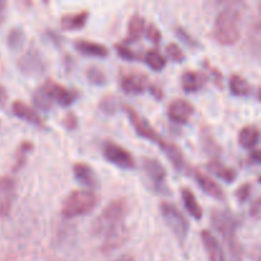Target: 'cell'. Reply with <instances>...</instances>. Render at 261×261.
<instances>
[{"label": "cell", "mask_w": 261, "mask_h": 261, "mask_svg": "<svg viewBox=\"0 0 261 261\" xmlns=\"http://www.w3.org/2000/svg\"><path fill=\"white\" fill-rule=\"evenodd\" d=\"M17 195V182L12 176L0 177V217H8L12 212Z\"/></svg>", "instance_id": "cell-8"}, {"label": "cell", "mask_w": 261, "mask_h": 261, "mask_svg": "<svg viewBox=\"0 0 261 261\" xmlns=\"http://www.w3.org/2000/svg\"><path fill=\"white\" fill-rule=\"evenodd\" d=\"M213 37L223 46L236 43L241 37V10L233 5L222 9L214 20Z\"/></svg>", "instance_id": "cell-1"}, {"label": "cell", "mask_w": 261, "mask_h": 261, "mask_svg": "<svg viewBox=\"0 0 261 261\" xmlns=\"http://www.w3.org/2000/svg\"><path fill=\"white\" fill-rule=\"evenodd\" d=\"M201 145H203V149L205 150L208 154L213 155V157H217L219 155V152H221V147H219L218 143L216 142L212 134L209 132H201Z\"/></svg>", "instance_id": "cell-35"}, {"label": "cell", "mask_w": 261, "mask_h": 261, "mask_svg": "<svg viewBox=\"0 0 261 261\" xmlns=\"http://www.w3.org/2000/svg\"><path fill=\"white\" fill-rule=\"evenodd\" d=\"M122 107H124L125 112H126V115H127V117H129L132 125L134 126L135 132H137L142 138H145V139H148V140H150V142L158 144L161 147V149H162L163 145L166 144V142H167V140L163 139V138L158 134L157 130H155L154 127L149 124V121H148L144 116H142L140 114H138L137 110H134L132 106H129V105H124Z\"/></svg>", "instance_id": "cell-6"}, {"label": "cell", "mask_w": 261, "mask_h": 261, "mask_svg": "<svg viewBox=\"0 0 261 261\" xmlns=\"http://www.w3.org/2000/svg\"><path fill=\"white\" fill-rule=\"evenodd\" d=\"M206 168L211 171L212 173H214L216 176H218L219 178H222L226 182H233L237 177L236 170H233L232 167H228V166L223 165L219 161L213 160L209 163H206Z\"/></svg>", "instance_id": "cell-25"}, {"label": "cell", "mask_w": 261, "mask_h": 261, "mask_svg": "<svg viewBox=\"0 0 261 261\" xmlns=\"http://www.w3.org/2000/svg\"><path fill=\"white\" fill-rule=\"evenodd\" d=\"M175 32L176 35H177V37L180 38V40H182L186 45L191 46V47H199V46H200L199 45L198 40H195V38H194L185 28L181 27V25H177V27H176Z\"/></svg>", "instance_id": "cell-37"}, {"label": "cell", "mask_w": 261, "mask_h": 261, "mask_svg": "<svg viewBox=\"0 0 261 261\" xmlns=\"http://www.w3.org/2000/svg\"><path fill=\"white\" fill-rule=\"evenodd\" d=\"M18 68L27 75H40L45 71L46 63L41 53L36 48H30L18 60Z\"/></svg>", "instance_id": "cell-9"}, {"label": "cell", "mask_w": 261, "mask_h": 261, "mask_svg": "<svg viewBox=\"0 0 261 261\" xmlns=\"http://www.w3.org/2000/svg\"><path fill=\"white\" fill-rule=\"evenodd\" d=\"M32 148H33V144L31 142H27V140H25V142H22V144L18 147L17 154H15L14 167H13V170L18 171L25 165V161H27V155H28V153L32 150Z\"/></svg>", "instance_id": "cell-32"}, {"label": "cell", "mask_w": 261, "mask_h": 261, "mask_svg": "<svg viewBox=\"0 0 261 261\" xmlns=\"http://www.w3.org/2000/svg\"><path fill=\"white\" fill-rule=\"evenodd\" d=\"M74 46H75V48L81 54L87 56H93V58H105L110 53L109 48L105 45H102V43L83 40V38L74 41Z\"/></svg>", "instance_id": "cell-21"}, {"label": "cell", "mask_w": 261, "mask_h": 261, "mask_svg": "<svg viewBox=\"0 0 261 261\" xmlns=\"http://www.w3.org/2000/svg\"><path fill=\"white\" fill-rule=\"evenodd\" d=\"M250 214L256 219H261V196L257 198L250 206Z\"/></svg>", "instance_id": "cell-43"}, {"label": "cell", "mask_w": 261, "mask_h": 261, "mask_svg": "<svg viewBox=\"0 0 261 261\" xmlns=\"http://www.w3.org/2000/svg\"><path fill=\"white\" fill-rule=\"evenodd\" d=\"M204 68L208 69L209 74H211V75H212L213 81L216 82V83L218 84V86H222V81H223V74H222L221 71H219L217 68L212 66L211 64H209L206 60H205V63H204Z\"/></svg>", "instance_id": "cell-41"}, {"label": "cell", "mask_w": 261, "mask_h": 261, "mask_svg": "<svg viewBox=\"0 0 261 261\" xmlns=\"http://www.w3.org/2000/svg\"><path fill=\"white\" fill-rule=\"evenodd\" d=\"M63 124L68 130H74L78 126V117H76L73 112H69V114H66L65 117H64Z\"/></svg>", "instance_id": "cell-42"}, {"label": "cell", "mask_w": 261, "mask_h": 261, "mask_svg": "<svg viewBox=\"0 0 261 261\" xmlns=\"http://www.w3.org/2000/svg\"><path fill=\"white\" fill-rule=\"evenodd\" d=\"M247 46L252 55L261 59V9L247 31Z\"/></svg>", "instance_id": "cell-20"}, {"label": "cell", "mask_w": 261, "mask_h": 261, "mask_svg": "<svg viewBox=\"0 0 261 261\" xmlns=\"http://www.w3.org/2000/svg\"><path fill=\"white\" fill-rule=\"evenodd\" d=\"M121 107V102L117 98L116 96H112V94H109V96H105L103 98L99 101V109L107 115H114L116 114L117 110Z\"/></svg>", "instance_id": "cell-33"}, {"label": "cell", "mask_w": 261, "mask_h": 261, "mask_svg": "<svg viewBox=\"0 0 261 261\" xmlns=\"http://www.w3.org/2000/svg\"><path fill=\"white\" fill-rule=\"evenodd\" d=\"M163 152L166 153L168 160L171 161V163L173 165V167L178 171H182L186 168V161L184 157V153L180 148L176 144L170 142H166V144L163 145Z\"/></svg>", "instance_id": "cell-26"}, {"label": "cell", "mask_w": 261, "mask_h": 261, "mask_svg": "<svg viewBox=\"0 0 261 261\" xmlns=\"http://www.w3.org/2000/svg\"><path fill=\"white\" fill-rule=\"evenodd\" d=\"M194 106L185 98H176L170 102L167 107V115L172 121L177 124H185L194 115Z\"/></svg>", "instance_id": "cell-13"}, {"label": "cell", "mask_w": 261, "mask_h": 261, "mask_svg": "<svg viewBox=\"0 0 261 261\" xmlns=\"http://www.w3.org/2000/svg\"><path fill=\"white\" fill-rule=\"evenodd\" d=\"M114 261H135V259L132 256V255L126 254V255H122V256L117 257V259L114 260Z\"/></svg>", "instance_id": "cell-47"}, {"label": "cell", "mask_w": 261, "mask_h": 261, "mask_svg": "<svg viewBox=\"0 0 261 261\" xmlns=\"http://www.w3.org/2000/svg\"><path fill=\"white\" fill-rule=\"evenodd\" d=\"M149 91L153 96L155 97L157 99H162L165 97V93H163L162 87L158 86V84H150L149 86Z\"/></svg>", "instance_id": "cell-44"}, {"label": "cell", "mask_w": 261, "mask_h": 261, "mask_svg": "<svg viewBox=\"0 0 261 261\" xmlns=\"http://www.w3.org/2000/svg\"><path fill=\"white\" fill-rule=\"evenodd\" d=\"M88 18L89 12L87 9L79 10V12L75 13H69V14L63 15V18H61V27L64 30L69 31L81 30L88 22Z\"/></svg>", "instance_id": "cell-22"}, {"label": "cell", "mask_w": 261, "mask_h": 261, "mask_svg": "<svg viewBox=\"0 0 261 261\" xmlns=\"http://www.w3.org/2000/svg\"><path fill=\"white\" fill-rule=\"evenodd\" d=\"M250 161L256 165L261 163V149H254L251 153H250Z\"/></svg>", "instance_id": "cell-45"}, {"label": "cell", "mask_w": 261, "mask_h": 261, "mask_svg": "<svg viewBox=\"0 0 261 261\" xmlns=\"http://www.w3.org/2000/svg\"><path fill=\"white\" fill-rule=\"evenodd\" d=\"M98 198L89 189L74 190L68 194L61 204V214L65 218H76L91 213L96 208Z\"/></svg>", "instance_id": "cell-3"}, {"label": "cell", "mask_w": 261, "mask_h": 261, "mask_svg": "<svg viewBox=\"0 0 261 261\" xmlns=\"http://www.w3.org/2000/svg\"><path fill=\"white\" fill-rule=\"evenodd\" d=\"M206 83V76L198 70H185L181 75V86L186 93H196Z\"/></svg>", "instance_id": "cell-18"}, {"label": "cell", "mask_w": 261, "mask_h": 261, "mask_svg": "<svg viewBox=\"0 0 261 261\" xmlns=\"http://www.w3.org/2000/svg\"><path fill=\"white\" fill-rule=\"evenodd\" d=\"M259 98H260V101H261V87H260V89H259Z\"/></svg>", "instance_id": "cell-49"}, {"label": "cell", "mask_w": 261, "mask_h": 261, "mask_svg": "<svg viewBox=\"0 0 261 261\" xmlns=\"http://www.w3.org/2000/svg\"><path fill=\"white\" fill-rule=\"evenodd\" d=\"M73 173L79 184L89 189L98 188V177L93 168L86 162H76L73 165Z\"/></svg>", "instance_id": "cell-16"}, {"label": "cell", "mask_w": 261, "mask_h": 261, "mask_svg": "<svg viewBox=\"0 0 261 261\" xmlns=\"http://www.w3.org/2000/svg\"><path fill=\"white\" fill-rule=\"evenodd\" d=\"M165 51H166V54H167L168 58H170L172 61H175V63H181V61L185 60V58H186L185 53L182 51V48H181L180 46L175 42L168 43V45L166 46Z\"/></svg>", "instance_id": "cell-36"}, {"label": "cell", "mask_w": 261, "mask_h": 261, "mask_svg": "<svg viewBox=\"0 0 261 261\" xmlns=\"http://www.w3.org/2000/svg\"><path fill=\"white\" fill-rule=\"evenodd\" d=\"M194 177H195V181L199 185V188H200L204 193L213 196V198L218 199V200H223V199L226 198L224 190L222 189V186L219 185L216 180H213L211 176H208L206 173H203L201 171L195 170L194 171Z\"/></svg>", "instance_id": "cell-15"}, {"label": "cell", "mask_w": 261, "mask_h": 261, "mask_svg": "<svg viewBox=\"0 0 261 261\" xmlns=\"http://www.w3.org/2000/svg\"><path fill=\"white\" fill-rule=\"evenodd\" d=\"M200 240L209 261H226V254L221 242L209 229H203L200 232Z\"/></svg>", "instance_id": "cell-14"}, {"label": "cell", "mask_w": 261, "mask_h": 261, "mask_svg": "<svg viewBox=\"0 0 261 261\" xmlns=\"http://www.w3.org/2000/svg\"><path fill=\"white\" fill-rule=\"evenodd\" d=\"M260 139V130L256 125H246L239 133V143L241 147L251 149Z\"/></svg>", "instance_id": "cell-23"}, {"label": "cell", "mask_w": 261, "mask_h": 261, "mask_svg": "<svg viewBox=\"0 0 261 261\" xmlns=\"http://www.w3.org/2000/svg\"><path fill=\"white\" fill-rule=\"evenodd\" d=\"M144 61L150 69H153V70L155 71L162 70L166 66V64H167L165 55H162V54L158 50H155V48L148 50L147 53L144 54Z\"/></svg>", "instance_id": "cell-30"}, {"label": "cell", "mask_w": 261, "mask_h": 261, "mask_svg": "<svg viewBox=\"0 0 261 261\" xmlns=\"http://www.w3.org/2000/svg\"><path fill=\"white\" fill-rule=\"evenodd\" d=\"M115 48H116L119 56H121L125 60H137L139 58L134 50H132L129 46L124 45V43H117V45H115Z\"/></svg>", "instance_id": "cell-38"}, {"label": "cell", "mask_w": 261, "mask_h": 261, "mask_svg": "<svg viewBox=\"0 0 261 261\" xmlns=\"http://www.w3.org/2000/svg\"><path fill=\"white\" fill-rule=\"evenodd\" d=\"M32 101L33 105H35L38 110L45 112L50 111V110L53 109L54 103H55L43 86L37 87V88L35 89V92H33L32 94Z\"/></svg>", "instance_id": "cell-29"}, {"label": "cell", "mask_w": 261, "mask_h": 261, "mask_svg": "<svg viewBox=\"0 0 261 261\" xmlns=\"http://www.w3.org/2000/svg\"><path fill=\"white\" fill-rule=\"evenodd\" d=\"M127 239H129V229L122 224L119 228L114 229L107 236H105L103 244H102V251L105 254L115 251L119 247H121L127 241Z\"/></svg>", "instance_id": "cell-17"}, {"label": "cell", "mask_w": 261, "mask_h": 261, "mask_svg": "<svg viewBox=\"0 0 261 261\" xmlns=\"http://www.w3.org/2000/svg\"><path fill=\"white\" fill-rule=\"evenodd\" d=\"M102 153L110 163L117 167L124 168V170L135 168V160L132 153L117 143L106 142L102 147Z\"/></svg>", "instance_id": "cell-7"}, {"label": "cell", "mask_w": 261, "mask_h": 261, "mask_svg": "<svg viewBox=\"0 0 261 261\" xmlns=\"http://www.w3.org/2000/svg\"><path fill=\"white\" fill-rule=\"evenodd\" d=\"M228 86L232 94H234V96H249L251 93V84L240 74H231Z\"/></svg>", "instance_id": "cell-27"}, {"label": "cell", "mask_w": 261, "mask_h": 261, "mask_svg": "<svg viewBox=\"0 0 261 261\" xmlns=\"http://www.w3.org/2000/svg\"><path fill=\"white\" fill-rule=\"evenodd\" d=\"M5 3L4 2H0V12H3V10H4V8H5Z\"/></svg>", "instance_id": "cell-48"}, {"label": "cell", "mask_w": 261, "mask_h": 261, "mask_svg": "<svg viewBox=\"0 0 261 261\" xmlns=\"http://www.w3.org/2000/svg\"><path fill=\"white\" fill-rule=\"evenodd\" d=\"M8 98V93H7V89L4 88V87L0 84V105L5 103V101H7Z\"/></svg>", "instance_id": "cell-46"}, {"label": "cell", "mask_w": 261, "mask_h": 261, "mask_svg": "<svg viewBox=\"0 0 261 261\" xmlns=\"http://www.w3.org/2000/svg\"><path fill=\"white\" fill-rule=\"evenodd\" d=\"M259 181H260V182H261V175L259 176Z\"/></svg>", "instance_id": "cell-51"}, {"label": "cell", "mask_w": 261, "mask_h": 261, "mask_svg": "<svg viewBox=\"0 0 261 261\" xmlns=\"http://www.w3.org/2000/svg\"><path fill=\"white\" fill-rule=\"evenodd\" d=\"M149 78L142 71H130L122 74L120 78V87L127 94L143 93L149 87Z\"/></svg>", "instance_id": "cell-11"}, {"label": "cell", "mask_w": 261, "mask_h": 261, "mask_svg": "<svg viewBox=\"0 0 261 261\" xmlns=\"http://www.w3.org/2000/svg\"><path fill=\"white\" fill-rule=\"evenodd\" d=\"M145 33H147V37L152 41L153 43L158 45L162 40V32L160 31V28L154 24V23H149L147 25V30H145Z\"/></svg>", "instance_id": "cell-39"}, {"label": "cell", "mask_w": 261, "mask_h": 261, "mask_svg": "<svg viewBox=\"0 0 261 261\" xmlns=\"http://www.w3.org/2000/svg\"><path fill=\"white\" fill-rule=\"evenodd\" d=\"M145 30H147V28H145L144 17L138 14V13H135V14H133L132 17H130L129 23H127V40H139Z\"/></svg>", "instance_id": "cell-28"}, {"label": "cell", "mask_w": 261, "mask_h": 261, "mask_svg": "<svg viewBox=\"0 0 261 261\" xmlns=\"http://www.w3.org/2000/svg\"><path fill=\"white\" fill-rule=\"evenodd\" d=\"M256 261H261V255H260L259 257H257V260H256Z\"/></svg>", "instance_id": "cell-50"}, {"label": "cell", "mask_w": 261, "mask_h": 261, "mask_svg": "<svg viewBox=\"0 0 261 261\" xmlns=\"http://www.w3.org/2000/svg\"><path fill=\"white\" fill-rule=\"evenodd\" d=\"M13 114L19 119L24 120V121L30 122V124L36 125L38 127H45V122H43L42 117L28 105H25L22 101H14L12 105Z\"/></svg>", "instance_id": "cell-19"}, {"label": "cell", "mask_w": 261, "mask_h": 261, "mask_svg": "<svg viewBox=\"0 0 261 261\" xmlns=\"http://www.w3.org/2000/svg\"><path fill=\"white\" fill-rule=\"evenodd\" d=\"M211 221L216 231L226 241L232 255L239 256L240 252H241V246H240L239 241L236 239V229L237 226H239L236 217L228 211H218V209H216V211L212 212Z\"/></svg>", "instance_id": "cell-4"}, {"label": "cell", "mask_w": 261, "mask_h": 261, "mask_svg": "<svg viewBox=\"0 0 261 261\" xmlns=\"http://www.w3.org/2000/svg\"><path fill=\"white\" fill-rule=\"evenodd\" d=\"M181 198H182L184 205H185L189 214H191L195 219H201V217H203V208L199 204L195 194L190 189L182 188L181 189Z\"/></svg>", "instance_id": "cell-24"}, {"label": "cell", "mask_w": 261, "mask_h": 261, "mask_svg": "<svg viewBox=\"0 0 261 261\" xmlns=\"http://www.w3.org/2000/svg\"><path fill=\"white\" fill-rule=\"evenodd\" d=\"M42 86L45 87L46 91L48 92V94H50V97L53 98V101H56L63 107H68L70 106V105H73L79 97L78 92L66 88V87L61 86V84L56 83L53 79H47Z\"/></svg>", "instance_id": "cell-10"}, {"label": "cell", "mask_w": 261, "mask_h": 261, "mask_svg": "<svg viewBox=\"0 0 261 261\" xmlns=\"http://www.w3.org/2000/svg\"><path fill=\"white\" fill-rule=\"evenodd\" d=\"M129 203L126 199L119 198L112 200L92 223V233L94 236H107L110 232L124 224Z\"/></svg>", "instance_id": "cell-2"}, {"label": "cell", "mask_w": 261, "mask_h": 261, "mask_svg": "<svg viewBox=\"0 0 261 261\" xmlns=\"http://www.w3.org/2000/svg\"><path fill=\"white\" fill-rule=\"evenodd\" d=\"M161 216H162L163 221L168 226V228L173 232L176 239L180 242H184L189 234V229H190V224H189L188 218L182 214V212L171 203H161L160 205Z\"/></svg>", "instance_id": "cell-5"}, {"label": "cell", "mask_w": 261, "mask_h": 261, "mask_svg": "<svg viewBox=\"0 0 261 261\" xmlns=\"http://www.w3.org/2000/svg\"><path fill=\"white\" fill-rule=\"evenodd\" d=\"M24 31L22 30L20 27H13L12 30L9 31L7 37V43L12 50H18L23 46L24 43Z\"/></svg>", "instance_id": "cell-31"}, {"label": "cell", "mask_w": 261, "mask_h": 261, "mask_svg": "<svg viewBox=\"0 0 261 261\" xmlns=\"http://www.w3.org/2000/svg\"><path fill=\"white\" fill-rule=\"evenodd\" d=\"M142 167L152 185L158 190H162L163 186L166 185V178H167V172H166V168L163 167L162 163L155 158L143 157Z\"/></svg>", "instance_id": "cell-12"}, {"label": "cell", "mask_w": 261, "mask_h": 261, "mask_svg": "<svg viewBox=\"0 0 261 261\" xmlns=\"http://www.w3.org/2000/svg\"><path fill=\"white\" fill-rule=\"evenodd\" d=\"M87 79L89 81V83L94 84V86H105L107 83V76L105 74V71L102 69H99L98 66H88L86 70Z\"/></svg>", "instance_id": "cell-34"}, {"label": "cell", "mask_w": 261, "mask_h": 261, "mask_svg": "<svg viewBox=\"0 0 261 261\" xmlns=\"http://www.w3.org/2000/svg\"><path fill=\"white\" fill-rule=\"evenodd\" d=\"M251 184L250 182H245L240 186L239 189L236 190V198L240 203H245V201L249 200L250 195H251Z\"/></svg>", "instance_id": "cell-40"}]
</instances>
